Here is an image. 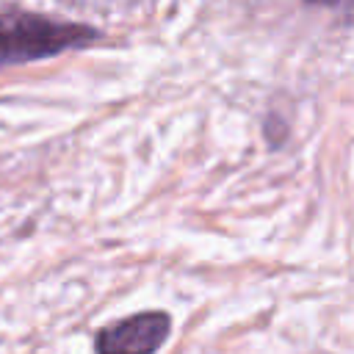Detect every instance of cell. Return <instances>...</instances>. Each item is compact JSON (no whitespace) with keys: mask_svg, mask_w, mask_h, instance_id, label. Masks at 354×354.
Segmentation results:
<instances>
[{"mask_svg":"<svg viewBox=\"0 0 354 354\" xmlns=\"http://www.w3.org/2000/svg\"><path fill=\"white\" fill-rule=\"evenodd\" d=\"M94 39L97 30L80 22H61L30 11H6L0 14V66L50 58L64 50L86 47Z\"/></svg>","mask_w":354,"mask_h":354,"instance_id":"cell-1","label":"cell"},{"mask_svg":"<svg viewBox=\"0 0 354 354\" xmlns=\"http://www.w3.org/2000/svg\"><path fill=\"white\" fill-rule=\"evenodd\" d=\"M171 332V318L160 310L136 313L97 332V354H155Z\"/></svg>","mask_w":354,"mask_h":354,"instance_id":"cell-2","label":"cell"},{"mask_svg":"<svg viewBox=\"0 0 354 354\" xmlns=\"http://www.w3.org/2000/svg\"><path fill=\"white\" fill-rule=\"evenodd\" d=\"M313 6H343V3H354V0H307Z\"/></svg>","mask_w":354,"mask_h":354,"instance_id":"cell-3","label":"cell"}]
</instances>
